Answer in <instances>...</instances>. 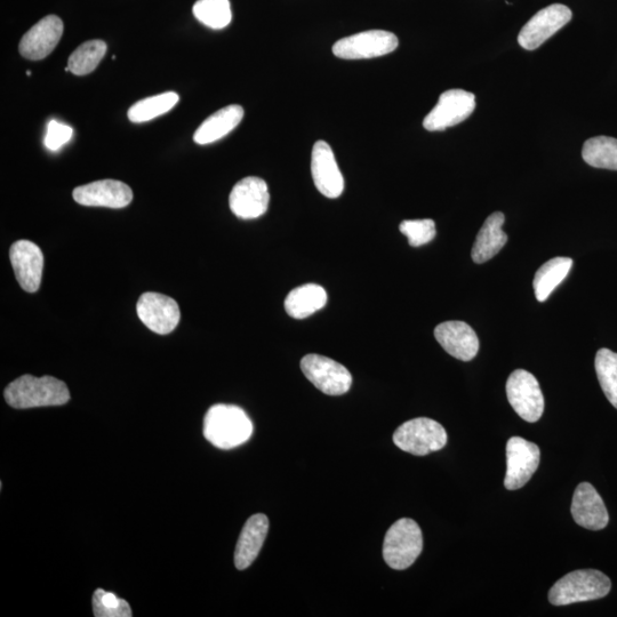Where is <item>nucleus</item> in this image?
<instances>
[{"mask_svg": "<svg viewBox=\"0 0 617 617\" xmlns=\"http://www.w3.org/2000/svg\"><path fill=\"white\" fill-rule=\"evenodd\" d=\"M400 232L404 234L410 245L420 247L434 240L436 237V223L434 220H406L400 223Z\"/></svg>", "mask_w": 617, "mask_h": 617, "instance_id": "31", "label": "nucleus"}, {"mask_svg": "<svg viewBox=\"0 0 617 617\" xmlns=\"http://www.w3.org/2000/svg\"><path fill=\"white\" fill-rule=\"evenodd\" d=\"M399 40L392 32L368 30L342 38L333 46V53L344 60L380 58L396 50Z\"/></svg>", "mask_w": 617, "mask_h": 617, "instance_id": "6", "label": "nucleus"}, {"mask_svg": "<svg viewBox=\"0 0 617 617\" xmlns=\"http://www.w3.org/2000/svg\"><path fill=\"white\" fill-rule=\"evenodd\" d=\"M269 202L268 184L255 176L240 180L229 197L231 212L243 220L260 218L268 211Z\"/></svg>", "mask_w": 617, "mask_h": 617, "instance_id": "13", "label": "nucleus"}, {"mask_svg": "<svg viewBox=\"0 0 617 617\" xmlns=\"http://www.w3.org/2000/svg\"><path fill=\"white\" fill-rule=\"evenodd\" d=\"M4 397L6 403L16 410H28V408L67 404L70 392L66 383L53 376L35 378L27 374L8 384Z\"/></svg>", "mask_w": 617, "mask_h": 617, "instance_id": "1", "label": "nucleus"}, {"mask_svg": "<svg viewBox=\"0 0 617 617\" xmlns=\"http://www.w3.org/2000/svg\"><path fill=\"white\" fill-rule=\"evenodd\" d=\"M447 439V432L442 424L428 418L407 421L394 434L395 445L400 450L416 456L443 450Z\"/></svg>", "mask_w": 617, "mask_h": 617, "instance_id": "5", "label": "nucleus"}, {"mask_svg": "<svg viewBox=\"0 0 617 617\" xmlns=\"http://www.w3.org/2000/svg\"><path fill=\"white\" fill-rule=\"evenodd\" d=\"M244 118V109L238 104H231L216 111L199 126L194 135V141L200 146L218 142L235 130Z\"/></svg>", "mask_w": 617, "mask_h": 617, "instance_id": "22", "label": "nucleus"}, {"mask_svg": "<svg viewBox=\"0 0 617 617\" xmlns=\"http://www.w3.org/2000/svg\"><path fill=\"white\" fill-rule=\"evenodd\" d=\"M141 322L150 331L160 335L170 334L179 325L181 312L179 304L170 296L149 292L141 295L136 304Z\"/></svg>", "mask_w": 617, "mask_h": 617, "instance_id": "12", "label": "nucleus"}, {"mask_svg": "<svg viewBox=\"0 0 617 617\" xmlns=\"http://www.w3.org/2000/svg\"><path fill=\"white\" fill-rule=\"evenodd\" d=\"M612 582L604 573L596 570L575 571L560 579L549 592V602L554 606H566L590 602L610 594Z\"/></svg>", "mask_w": 617, "mask_h": 617, "instance_id": "3", "label": "nucleus"}, {"mask_svg": "<svg viewBox=\"0 0 617 617\" xmlns=\"http://www.w3.org/2000/svg\"><path fill=\"white\" fill-rule=\"evenodd\" d=\"M10 259L16 279L23 291L37 292L43 277L44 255L42 250L29 240H19L11 247Z\"/></svg>", "mask_w": 617, "mask_h": 617, "instance_id": "15", "label": "nucleus"}, {"mask_svg": "<svg viewBox=\"0 0 617 617\" xmlns=\"http://www.w3.org/2000/svg\"><path fill=\"white\" fill-rule=\"evenodd\" d=\"M423 549L421 528L413 519H399L389 528L383 543V558L392 570L404 571L419 558Z\"/></svg>", "mask_w": 617, "mask_h": 617, "instance_id": "4", "label": "nucleus"}, {"mask_svg": "<svg viewBox=\"0 0 617 617\" xmlns=\"http://www.w3.org/2000/svg\"><path fill=\"white\" fill-rule=\"evenodd\" d=\"M72 128L68 125L51 120L47 126L45 136V146L48 150L56 151L61 149L64 144L68 143L72 138Z\"/></svg>", "mask_w": 617, "mask_h": 617, "instance_id": "32", "label": "nucleus"}, {"mask_svg": "<svg viewBox=\"0 0 617 617\" xmlns=\"http://www.w3.org/2000/svg\"><path fill=\"white\" fill-rule=\"evenodd\" d=\"M435 338L447 354L462 362H470L478 354L479 340L476 332L459 320L438 325Z\"/></svg>", "mask_w": 617, "mask_h": 617, "instance_id": "19", "label": "nucleus"}, {"mask_svg": "<svg viewBox=\"0 0 617 617\" xmlns=\"http://www.w3.org/2000/svg\"><path fill=\"white\" fill-rule=\"evenodd\" d=\"M253 423L242 408L235 405H214L204 420V436L207 442L220 450H231L250 440Z\"/></svg>", "mask_w": 617, "mask_h": 617, "instance_id": "2", "label": "nucleus"}, {"mask_svg": "<svg viewBox=\"0 0 617 617\" xmlns=\"http://www.w3.org/2000/svg\"><path fill=\"white\" fill-rule=\"evenodd\" d=\"M540 448L522 437H512L507 444V475L504 486L509 491L524 487L540 466Z\"/></svg>", "mask_w": 617, "mask_h": 617, "instance_id": "11", "label": "nucleus"}, {"mask_svg": "<svg viewBox=\"0 0 617 617\" xmlns=\"http://www.w3.org/2000/svg\"><path fill=\"white\" fill-rule=\"evenodd\" d=\"M311 174L320 194L331 199L343 194V175L330 144L325 141L316 142L312 148Z\"/></svg>", "mask_w": 617, "mask_h": 617, "instance_id": "14", "label": "nucleus"}, {"mask_svg": "<svg viewBox=\"0 0 617 617\" xmlns=\"http://www.w3.org/2000/svg\"><path fill=\"white\" fill-rule=\"evenodd\" d=\"M62 34V20L59 16L48 15L22 37L19 46L20 54L28 60H43L58 46Z\"/></svg>", "mask_w": 617, "mask_h": 617, "instance_id": "17", "label": "nucleus"}, {"mask_svg": "<svg viewBox=\"0 0 617 617\" xmlns=\"http://www.w3.org/2000/svg\"><path fill=\"white\" fill-rule=\"evenodd\" d=\"M584 162L596 168L617 171V139L610 136H596L584 143Z\"/></svg>", "mask_w": 617, "mask_h": 617, "instance_id": "26", "label": "nucleus"}, {"mask_svg": "<svg viewBox=\"0 0 617 617\" xmlns=\"http://www.w3.org/2000/svg\"><path fill=\"white\" fill-rule=\"evenodd\" d=\"M327 303L325 288L317 284H306L294 288L287 295L285 310L294 319L308 318L322 310Z\"/></svg>", "mask_w": 617, "mask_h": 617, "instance_id": "23", "label": "nucleus"}, {"mask_svg": "<svg viewBox=\"0 0 617 617\" xmlns=\"http://www.w3.org/2000/svg\"><path fill=\"white\" fill-rule=\"evenodd\" d=\"M573 267V260L570 258H555L543 264L536 271L533 287L536 299L544 302L556 288L564 282Z\"/></svg>", "mask_w": 617, "mask_h": 617, "instance_id": "24", "label": "nucleus"}, {"mask_svg": "<svg viewBox=\"0 0 617 617\" xmlns=\"http://www.w3.org/2000/svg\"><path fill=\"white\" fill-rule=\"evenodd\" d=\"M595 365L600 387L617 410V354L610 349H600Z\"/></svg>", "mask_w": 617, "mask_h": 617, "instance_id": "29", "label": "nucleus"}, {"mask_svg": "<svg viewBox=\"0 0 617 617\" xmlns=\"http://www.w3.org/2000/svg\"><path fill=\"white\" fill-rule=\"evenodd\" d=\"M269 532V519L266 515L258 514L247 520L240 533L236 551L235 565L237 570L244 571L258 558Z\"/></svg>", "mask_w": 617, "mask_h": 617, "instance_id": "20", "label": "nucleus"}, {"mask_svg": "<svg viewBox=\"0 0 617 617\" xmlns=\"http://www.w3.org/2000/svg\"><path fill=\"white\" fill-rule=\"evenodd\" d=\"M179 101L180 96L175 92L150 96V98L133 104L130 110H128L127 116L132 123H146L149 122V120L165 115L166 112L172 110Z\"/></svg>", "mask_w": 617, "mask_h": 617, "instance_id": "25", "label": "nucleus"}, {"mask_svg": "<svg viewBox=\"0 0 617 617\" xmlns=\"http://www.w3.org/2000/svg\"><path fill=\"white\" fill-rule=\"evenodd\" d=\"M573 18L570 7L554 4L543 8L520 30L518 43L526 51H534L556 35Z\"/></svg>", "mask_w": 617, "mask_h": 617, "instance_id": "10", "label": "nucleus"}, {"mask_svg": "<svg viewBox=\"0 0 617 617\" xmlns=\"http://www.w3.org/2000/svg\"><path fill=\"white\" fill-rule=\"evenodd\" d=\"M572 516L576 524L590 531H602L610 522L602 496L589 483H582L576 488Z\"/></svg>", "mask_w": 617, "mask_h": 617, "instance_id": "18", "label": "nucleus"}, {"mask_svg": "<svg viewBox=\"0 0 617 617\" xmlns=\"http://www.w3.org/2000/svg\"><path fill=\"white\" fill-rule=\"evenodd\" d=\"M106 53L107 44L103 40H88L70 55L68 60L69 71L76 76L91 74L99 66Z\"/></svg>", "mask_w": 617, "mask_h": 617, "instance_id": "27", "label": "nucleus"}, {"mask_svg": "<svg viewBox=\"0 0 617 617\" xmlns=\"http://www.w3.org/2000/svg\"><path fill=\"white\" fill-rule=\"evenodd\" d=\"M72 197L83 206L124 208L131 204L133 191L124 182L101 180L76 188Z\"/></svg>", "mask_w": 617, "mask_h": 617, "instance_id": "16", "label": "nucleus"}, {"mask_svg": "<svg viewBox=\"0 0 617 617\" xmlns=\"http://www.w3.org/2000/svg\"><path fill=\"white\" fill-rule=\"evenodd\" d=\"M301 370L314 386L328 396L347 394L352 386V376L347 367L335 360L310 354L301 360Z\"/></svg>", "mask_w": 617, "mask_h": 617, "instance_id": "7", "label": "nucleus"}, {"mask_svg": "<svg viewBox=\"0 0 617 617\" xmlns=\"http://www.w3.org/2000/svg\"><path fill=\"white\" fill-rule=\"evenodd\" d=\"M192 12L200 23L214 30L227 28L232 20L229 0H197Z\"/></svg>", "mask_w": 617, "mask_h": 617, "instance_id": "28", "label": "nucleus"}, {"mask_svg": "<svg viewBox=\"0 0 617 617\" xmlns=\"http://www.w3.org/2000/svg\"><path fill=\"white\" fill-rule=\"evenodd\" d=\"M504 214L495 212L488 216L482 229L478 232L471 258L475 263L482 264L490 261L508 242V235L502 230Z\"/></svg>", "mask_w": 617, "mask_h": 617, "instance_id": "21", "label": "nucleus"}, {"mask_svg": "<svg viewBox=\"0 0 617 617\" xmlns=\"http://www.w3.org/2000/svg\"><path fill=\"white\" fill-rule=\"evenodd\" d=\"M93 613L95 617H131L130 605L124 599L111 592L98 589L93 595Z\"/></svg>", "mask_w": 617, "mask_h": 617, "instance_id": "30", "label": "nucleus"}, {"mask_svg": "<svg viewBox=\"0 0 617 617\" xmlns=\"http://www.w3.org/2000/svg\"><path fill=\"white\" fill-rule=\"evenodd\" d=\"M476 109V96L464 90H450L440 95L436 107L423 120L429 132L445 131L468 119Z\"/></svg>", "mask_w": 617, "mask_h": 617, "instance_id": "8", "label": "nucleus"}, {"mask_svg": "<svg viewBox=\"0 0 617 617\" xmlns=\"http://www.w3.org/2000/svg\"><path fill=\"white\" fill-rule=\"evenodd\" d=\"M507 396L515 412L523 420L538 422L544 412V397L539 381L525 370L511 373L507 382Z\"/></svg>", "mask_w": 617, "mask_h": 617, "instance_id": "9", "label": "nucleus"}]
</instances>
